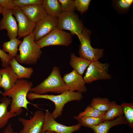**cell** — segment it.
I'll list each match as a JSON object with an SVG mask.
<instances>
[{
	"label": "cell",
	"instance_id": "6da1fadb",
	"mask_svg": "<svg viewBox=\"0 0 133 133\" xmlns=\"http://www.w3.org/2000/svg\"><path fill=\"white\" fill-rule=\"evenodd\" d=\"M33 85L31 81L25 79H19L12 88L2 92L3 96L11 98V111L19 115L22 113V108L28 110V105L31 103L27 100V95Z\"/></svg>",
	"mask_w": 133,
	"mask_h": 133
},
{
	"label": "cell",
	"instance_id": "7a4b0ae2",
	"mask_svg": "<svg viewBox=\"0 0 133 133\" xmlns=\"http://www.w3.org/2000/svg\"><path fill=\"white\" fill-rule=\"evenodd\" d=\"M83 97L82 93L68 90L57 95H39L30 92L27 95V98L31 101L37 99H43L48 100L53 102L55 108L51 114L55 119L61 115L65 105L66 103L73 101H81Z\"/></svg>",
	"mask_w": 133,
	"mask_h": 133
},
{
	"label": "cell",
	"instance_id": "3957f363",
	"mask_svg": "<svg viewBox=\"0 0 133 133\" xmlns=\"http://www.w3.org/2000/svg\"><path fill=\"white\" fill-rule=\"evenodd\" d=\"M35 41L33 33L24 37L18 49L19 54L15 58L19 64L27 65L36 64L42 52Z\"/></svg>",
	"mask_w": 133,
	"mask_h": 133
},
{
	"label": "cell",
	"instance_id": "277c9868",
	"mask_svg": "<svg viewBox=\"0 0 133 133\" xmlns=\"http://www.w3.org/2000/svg\"><path fill=\"white\" fill-rule=\"evenodd\" d=\"M67 90L59 68L54 66L48 76L37 86L32 87L30 92L39 95L49 92L60 94Z\"/></svg>",
	"mask_w": 133,
	"mask_h": 133
},
{
	"label": "cell",
	"instance_id": "5b68a950",
	"mask_svg": "<svg viewBox=\"0 0 133 133\" xmlns=\"http://www.w3.org/2000/svg\"><path fill=\"white\" fill-rule=\"evenodd\" d=\"M90 30L84 28L80 35L78 36L80 42L79 54L80 57L91 62L98 60L103 56V49L94 48L91 44Z\"/></svg>",
	"mask_w": 133,
	"mask_h": 133
},
{
	"label": "cell",
	"instance_id": "8992f818",
	"mask_svg": "<svg viewBox=\"0 0 133 133\" xmlns=\"http://www.w3.org/2000/svg\"><path fill=\"white\" fill-rule=\"evenodd\" d=\"M72 42L71 33L57 28L35 42L41 49L50 46H68Z\"/></svg>",
	"mask_w": 133,
	"mask_h": 133
},
{
	"label": "cell",
	"instance_id": "52a82bcc",
	"mask_svg": "<svg viewBox=\"0 0 133 133\" xmlns=\"http://www.w3.org/2000/svg\"><path fill=\"white\" fill-rule=\"evenodd\" d=\"M57 28L67 30L72 34L79 36L84 27L78 17L74 12H62L58 17Z\"/></svg>",
	"mask_w": 133,
	"mask_h": 133
},
{
	"label": "cell",
	"instance_id": "ba28073f",
	"mask_svg": "<svg viewBox=\"0 0 133 133\" xmlns=\"http://www.w3.org/2000/svg\"><path fill=\"white\" fill-rule=\"evenodd\" d=\"M109 64L98 61L91 62L83 78L86 83H91L100 80H111V76L108 73Z\"/></svg>",
	"mask_w": 133,
	"mask_h": 133
},
{
	"label": "cell",
	"instance_id": "9c48e42d",
	"mask_svg": "<svg viewBox=\"0 0 133 133\" xmlns=\"http://www.w3.org/2000/svg\"><path fill=\"white\" fill-rule=\"evenodd\" d=\"M55 119L51 113L48 110H46L42 133L48 131L56 133H73L78 131L81 126L79 123L71 126H66L58 123Z\"/></svg>",
	"mask_w": 133,
	"mask_h": 133
},
{
	"label": "cell",
	"instance_id": "30bf717a",
	"mask_svg": "<svg viewBox=\"0 0 133 133\" xmlns=\"http://www.w3.org/2000/svg\"><path fill=\"white\" fill-rule=\"evenodd\" d=\"M44 119L45 114L41 110L35 111L30 119L18 118V121L23 126L19 133H42Z\"/></svg>",
	"mask_w": 133,
	"mask_h": 133
},
{
	"label": "cell",
	"instance_id": "8fae6325",
	"mask_svg": "<svg viewBox=\"0 0 133 133\" xmlns=\"http://www.w3.org/2000/svg\"><path fill=\"white\" fill-rule=\"evenodd\" d=\"M12 10L13 15L18 23V39L24 37L33 33L36 24L30 20L20 8L16 6Z\"/></svg>",
	"mask_w": 133,
	"mask_h": 133
},
{
	"label": "cell",
	"instance_id": "7c38bea8",
	"mask_svg": "<svg viewBox=\"0 0 133 133\" xmlns=\"http://www.w3.org/2000/svg\"><path fill=\"white\" fill-rule=\"evenodd\" d=\"M58 18L47 14L44 18L37 22L33 33L34 39L36 41L57 28Z\"/></svg>",
	"mask_w": 133,
	"mask_h": 133
},
{
	"label": "cell",
	"instance_id": "4fadbf2b",
	"mask_svg": "<svg viewBox=\"0 0 133 133\" xmlns=\"http://www.w3.org/2000/svg\"><path fill=\"white\" fill-rule=\"evenodd\" d=\"M63 78L67 90L77 91L82 93L85 92L87 90L83 77L74 69L65 74Z\"/></svg>",
	"mask_w": 133,
	"mask_h": 133
},
{
	"label": "cell",
	"instance_id": "5bb4252c",
	"mask_svg": "<svg viewBox=\"0 0 133 133\" xmlns=\"http://www.w3.org/2000/svg\"><path fill=\"white\" fill-rule=\"evenodd\" d=\"M1 14L3 17L0 21V31L6 30L10 40L16 38L18 35V27L13 16L12 10L3 9Z\"/></svg>",
	"mask_w": 133,
	"mask_h": 133
},
{
	"label": "cell",
	"instance_id": "9a60e30c",
	"mask_svg": "<svg viewBox=\"0 0 133 133\" xmlns=\"http://www.w3.org/2000/svg\"><path fill=\"white\" fill-rule=\"evenodd\" d=\"M0 72L2 76L0 87L4 92L12 88L18 80V77L10 65L1 69Z\"/></svg>",
	"mask_w": 133,
	"mask_h": 133
},
{
	"label": "cell",
	"instance_id": "2e32d148",
	"mask_svg": "<svg viewBox=\"0 0 133 133\" xmlns=\"http://www.w3.org/2000/svg\"><path fill=\"white\" fill-rule=\"evenodd\" d=\"M20 8L30 20L36 24L47 15L42 4L26 6Z\"/></svg>",
	"mask_w": 133,
	"mask_h": 133
},
{
	"label": "cell",
	"instance_id": "e0dca14e",
	"mask_svg": "<svg viewBox=\"0 0 133 133\" xmlns=\"http://www.w3.org/2000/svg\"><path fill=\"white\" fill-rule=\"evenodd\" d=\"M11 99L3 96L0 101V130L5 127L9 119L16 116L15 113L8 110V107L11 104Z\"/></svg>",
	"mask_w": 133,
	"mask_h": 133
},
{
	"label": "cell",
	"instance_id": "ac0fdd59",
	"mask_svg": "<svg viewBox=\"0 0 133 133\" xmlns=\"http://www.w3.org/2000/svg\"><path fill=\"white\" fill-rule=\"evenodd\" d=\"M128 123L123 116L117 117L110 121H104L99 124L90 126L88 128L92 129L94 133H108L110 128L117 125L128 124Z\"/></svg>",
	"mask_w": 133,
	"mask_h": 133
},
{
	"label": "cell",
	"instance_id": "d6986e66",
	"mask_svg": "<svg viewBox=\"0 0 133 133\" xmlns=\"http://www.w3.org/2000/svg\"><path fill=\"white\" fill-rule=\"evenodd\" d=\"M91 62L78 57L74 53L70 54L69 64L71 66L77 73L82 75Z\"/></svg>",
	"mask_w": 133,
	"mask_h": 133
},
{
	"label": "cell",
	"instance_id": "ffe728a7",
	"mask_svg": "<svg viewBox=\"0 0 133 133\" xmlns=\"http://www.w3.org/2000/svg\"><path fill=\"white\" fill-rule=\"evenodd\" d=\"M10 65L17 75L19 79L30 78L33 72V68L25 67L22 66L17 61L15 58H12L10 62Z\"/></svg>",
	"mask_w": 133,
	"mask_h": 133
},
{
	"label": "cell",
	"instance_id": "44dd1931",
	"mask_svg": "<svg viewBox=\"0 0 133 133\" xmlns=\"http://www.w3.org/2000/svg\"><path fill=\"white\" fill-rule=\"evenodd\" d=\"M47 14L58 18L63 12L58 0H44L42 3Z\"/></svg>",
	"mask_w": 133,
	"mask_h": 133
},
{
	"label": "cell",
	"instance_id": "7402d4cb",
	"mask_svg": "<svg viewBox=\"0 0 133 133\" xmlns=\"http://www.w3.org/2000/svg\"><path fill=\"white\" fill-rule=\"evenodd\" d=\"M123 115V108L121 105L118 104L115 101H112L110 102L108 109L103 117L104 121H110Z\"/></svg>",
	"mask_w": 133,
	"mask_h": 133
},
{
	"label": "cell",
	"instance_id": "603a6c76",
	"mask_svg": "<svg viewBox=\"0 0 133 133\" xmlns=\"http://www.w3.org/2000/svg\"><path fill=\"white\" fill-rule=\"evenodd\" d=\"M22 42L16 38L12 39L8 41L3 42L2 50L5 52H7L8 55L11 58H15L18 50V46Z\"/></svg>",
	"mask_w": 133,
	"mask_h": 133
},
{
	"label": "cell",
	"instance_id": "cb8c5ba5",
	"mask_svg": "<svg viewBox=\"0 0 133 133\" xmlns=\"http://www.w3.org/2000/svg\"><path fill=\"white\" fill-rule=\"evenodd\" d=\"M73 117L77 120L81 126L88 127L98 125L103 121V116L101 117H81L74 116Z\"/></svg>",
	"mask_w": 133,
	"mask_h": 133
},
{
	"label": "cell",
	"instance_id": "d4e9b609",
	"mask_svg": "<svg viewBox=\"0 0 133 133\" xmlns=\"http://www.w3.org/2000/svg\"><path fill=\"white\" fill-rule=\"evenodd\" d=\"M110 102L107 98L97 97L92 99L90 105L100 111L106 112L109 108Z\"/></svg>",
	"mask_w": 133,
	"mask_h": 133
},
{
	"label": "cell",
	"instance_id": "484cf974",
	"mask_svg": "<svg viewBox=\"0 0 133 133\" xmlns=\"http://www.w3.org/2000/svg\"><path fill=\"white\" fill-rule=\"evenodd\" d=\"M123 108L124 117L127 121L129 126L133 127V103L124 102L121 104Z\"/></svg>",
	"mask_w": 133,
	"mask_h": 133
},
{
	"label": "cell",
	"instance_id": "4316f807",
	"mask_svg": "<svg viewBox=\"0 0 133 133\" xmlns=\"http://www.w3.org/2000/svg\"><path fill=\"white\" fill-rule=\"evenodd\" d=\"M106 112L100 111L89 105L86 107L84 111L80 113L77 116L78 117H101L103 116Z\"/></svg>",
	"mask_w": 133,
	"mask_h": 133
},
{
	"label": "cell",
	"instance_id": "83f0119b",
	"mask_svg": "<svg viewBox=\"0 0 133 133\" xmlns=\"http://www.w3.org/2000/svg\"><path fill=\"white\" fill-rule=\"evenodd\" d=\"M43 0H13L16 6L21 8L31 5L40 4L42 3Z\"/></svg>",
	"mask_w": 133,
	"mask_h": 133
},
{
	"label": "cell",
	"instance_id": "f1b7e54d",
	"mask_svg": "<svg viewBox=\"0 0 133 133\" xmlns=\"http://www.w3.org/2000/svg\"><path fill=\"white\" fill-rule=\"evenodd\" d=\"M63 12H74L75 8L73 0H59Z\"/></svg>",
	"mask_w": 133,
	"mask_h": 133
},
{
	"label": "cell",
	"instance_id": "f546056e",
	"mask_svg": "<svg viewBox=\"0 0 133 133\" xmlns=\"http://www.w3.org/2000/svg\"><path fill=\"white\" fill-rule=\"evenodd\" d=\"M91 1L90 0H75V8L80 12L84 13L88 9Z\"/></svg>",
	"mask_w": 133,
	"mask_h": 133
},
{
	"label": "cell",
	"instance_id": "4dcf8cb0",
	"mask_svg": "<svg viewBox=\"0 0 133 133\" xmlns=\"http://www.w3.org/2000/svg\"><path fill=\"white\" fill-rule=\"evenodd\" d=\"M0 58L2 62V66L4 68L10 65V63L12 58L0 48Z\"/></svg>",
	"mask_w": 133,
	"mask_h": 133
},
{
	"label": "cell",
	"instance_id": "1f68e13d",
	"mask_svg": "<svg viewBox=\"0 0 133 133\" xmlns=\"http://www.w3.org/2000/svg\"><path fill=\"white\" fill-rule=\"evenodd\" d=\"M133 2V0H120L117 1V6L120 9L125 10L129 8Z\"/></svg>",
	"mask_w": 133,
	"mask_h": 133
},
{
	"label": "cell",
	"instance_id": "d6a6232c",
	"mask_svg": "<svg viewBox=\"0 0 133 133\" xmlns=\"http://www.w3.org/2000/svg\"><path fill=\"white\" fill-rule=\"evenodd\" d=\"M0 6L7 10H12L16 7L13 0H0Z\"/></svg>",
	"mask_w": 133,
	"mask_h": 133
},
{
	"label": "cell",
	"instance_id": "836d02e7",
	"mask_svg": "<svg viewBox=\"0 0 133 133\" xmlns=\"http://www.w3.org/2000/svg\"><path fill=\"white\" fill-rule=\"evenodd\" d=\"M3 133H18L17 132L14 131L11 124L9 123L3 131Z\"/></svg>",
	"mask_w": 133,
	"mask_h": 133
},
{
	"label": "cell",
	"instance_id": "e575fe53",
	"mask_svg": "<svg viewBox=\"0 0 133 133\" xmlns=\"http://www.w3.org/2000/svg\"><path fill=\"white\" fill-rule=\"evenodd\" d=\"M3 10V8L0 6V13L1 14Z\"/></svg>",
	"mask_w": 133,
	"mask_h": 133
},
{
	"label": "cell",
	"instance_id": "d590c367",
	"mask_svg": "<svg viewBox=\"0 0 133 133\" xmlns=\"http://www.w3.org/2000/svg\"><path fill=\"white\" fill-rule=\"evenodd\" d=\"M43 133H56L53 132L48 131H47L46 132H45Z\"/></svg>",
	"mask_w": 133,
	"mask_h": 133
},
{
	"label": "cell",
	"instance_id": "8d00e7d4",
	"mask_svg": "<svg viewBox=\"0 0 133 133\" xmlns=\"http://www.w3.org/2000/svg\"><path fill=\"white\" fill-rule=\"evenodd\" d=\"M1 79H2V76H1V74L0 72V84L1 83Z\"/></svg>",
	"mask_w": 133,
	"mask_h": 133
}]
</instances>
